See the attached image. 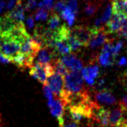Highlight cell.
Segmentation results:
<instances>
[{
	"label": "cell",
	"instance_id": "1",
	"mask_svg": "<svg viewBox=\"0 0 127 127\" xmlns=\"http://www.w3.org/2000/svg\"><path fill=\"white\" fill-rule=\"evenodd\" d=\"M64 88L65 98L69 94H74L86 91L84 86V79L81 71H69L64 77ZM66 103V102H65Z\"/></svg>",
	"mask_w": 127,
	"mask_h": 127
},
{
	"label": "cell",
	"instance_id": "2",
	"mask_svg": "<svg viewBox=\"0 0 127 127\" xmlns=\"http://www.w3.org/2000/svg\"><path fill=\"white\" fill-rule=\"evenodd\" d=\"M53 73L54 70L52 63H40L37 62L31 66L30 70V75L43 84L47 83V79Z\"/></svg>",
	"mask_w": 127,
	"mask_h": 127
},
{
	"label": "cell",
	"instance_id": "3",
	"mask_svg": "<svg viewBox=\"0 0 127 127\" xmlns=\"http://www.w3.org/2000/svg\"><path fill=\"white\" fill-rule=\"evenodd\" d=\"M20 41L15 39H5L2 40V45L0 46V53L12 62L13 59L20 53Z\"/></svg>",
	"mask_w": 127,
	"mask_h": 127
},
{
	"label": "cell",
	"instance_id": "4",
	"mask_svg": "<svg viewBox=\"0 0 127 127\" xmlns=\"http://www.w3.org/2000/svg\"><path fill=\"white\" fill-rule=\"evenodd\" d=\"M97 29L95 27L89 28L85 25H78L72 28L70 32L81 42L82 46H87L93 35Z\"/></svg>",
	"mask_w": 127,
	"mask_h": 127
},
{
	"label": "cell",
	"instance_id": "5",
	"mask_svg": "<svg viewBox=\"0 0 127 127\" xmlns=\"http://www.w3.org/2000/svg\"><path fill=\"white\" fill-rule=\"evenodd\" d=\"M47 84L51 88L56 97L61 98L63 101H64L65 92L64 88V76L54 72L47 79Z\"/></svg>",
	"mask_w": 127,
	"mask_h": 127
},
{
	"label": "cell",
	"instance_id": "6",
	"mask_svg": "<svg viewBox=\"0 0 127 127\" xmlns=\"http://www.w3.org/2000/svg\"><path fill=\"white\" fill-rule=\"evenodd\" d=\"M117 55L113 51V42L108 41L103 45L101 53L97 57V62L100 65L105 67L112 66L116 62Z\"/></svg>",
	"mask_w": 127,
	"mask_h": 127
},
{
	"label": "cell",
	"instance_id": "7",
	"mask_svg": "<svg viewBox=\"0 0 127 127\" xmlns=\"http://www.w3.org/2000/svg\"><path fill=\"white\" fill-rule=\"evenodd\" d=\"M127 23V16L121 13H113L106 23L107 31L109 33H118Z\"/></svg>",
	"mask_w": 127,
	"mask_h": 127
},
{
	"label": "cell",
	"instance_id": "8",
	"mask_svg": "<svg viewBox=\"0 0 127 127\" xmlns=\"http://www.w3.org/2000/svg\"><path fill=\"white\" fill-rule=\"evenodd\" d=\"M81 75L83 79L89 86H93L95 84L96 79L100 75V68L97 64L94 62H90L88 66L81 70Z\"/></svg>",
	"mask_w": 127,
	"mask_h": 127
},
{
	"label": "cell",
	"instance_id": "9",
	"mask_svg": "<svg viewBox=\"0 0 127 127\" xmlns=\"http://www.w3.org/2000/svg\"><path fill=\"white\" fill-rule=\"evenodd\" d=\"M110 41L111 40L109 37V32L104 28H98L93 35L87 46H89L90 49H96Z\"/></svg>",
	"mask_w": 127,
	"mask_h": 127
},
{
	"label": "cell",
	"instance_id": "10",
	"mask_svg": "<svg viewBox=\"0 0 127 127\" xmlns=\"http://www.w3.org/2000/svg\"><path fill=\"white\" fill-rule=\"evenodd\" d=\"M60 59L64 63V65L68 69L69 71H81L83 69L82 62L74 53L62 55Z\"/></svg>",
	"mask_w": 127,
	"mask_h": 127
},
{
	"label": "cell",
	"instance_id": "11",
	"mask_svg": "<svg viewBox=\"0 0 127 127\" xmlns=\"http://www.w3.org/2000/svg\"><path fill=\"white\" fill-rule=\"evenodd\" d=\"M126 112L122 107L119 105L118 107L112 109L109 111V127H120L122 126L123 121H124Z\"/></svg>",
	"mask_w": 127,
	"mask_h": 127
},
{
	"label": "cell",
	"instance_id": "12",
	"mask_svg": "<svg viewBox=\"0 0 127 127\" xmlns=\"http://www.w3.org/2000/svg\"><path fill=\"white\" fill-rule=\"evenodd\" d=\"M48 105L50 109L52 115L57 118L58 122L61 121L64 118V114L65 113L66 103L61 98H57L53 100L51 103H48Z\"/></svg>",
	"mask_w": 127,
	"mask_h": 127
},
{
	"label": "cell",
	"instance_id": "13",
	"mask_svg": "<svg viewBox=\"0 0 127 127\" xmlns=\"http://www.w3.org/2000/svg\"><path fill=\"white\" fill-rule=\"evenodd\" d=\"M94 101L104 104L106 105H113L116 104V98L109 89H101L94 94Z\"/></svg>",
	"mask_w": 127,
	"mask_h": 127
},
{
	"label": "cell",
	"instance_id": "14",
	"mask_svg": "<svg viewBox=\"0 0 127 127\" xmlns=\"http://www.w3.org/2000/svg\"><path fill=\"white\" fill-rule=\"evenodd\" d=\"M56 53L52 48L49 46H42L38 51L36 57H37V62L40 63H52L56 59Z\"/></svg>",
	"mask_w": 127,
	"mask_h": 127
},
{
	"label": "cell",
	"instance_id": "15",
	"mask_svg": "<svg viewBox=\"0 0 127 127\" xmlns=\"http://www.w3.org/2000/svg\"><path fill=\"white\" fill-rule=\"evenodd\" d=\"M24 13H25V6H23L22 0H17L15 6L13 7L11 11L8 12L6 15L9 16L15 22H23L24 20Z\"/></svg>",
	"mask_w": 127,
	"mask_h": 127
},
{
	"label": "cell",
	"instance_id": "16",
	"mask_svg": "<svg viewBox=\"0 0 127 127\" xmlns=\"http://www.w3.org/2000/svg\"><path fill=\"white\" fill-rule=\"evenodd\" d=\"M17 23L5 15L0 17V38L3 39L11 31Z\"/></svg>",
	"mask_w": 127,
	"mask_h": 127
},
{
	"label": "cell",
	"instance_id": "17",
	"mask_svg": "<svg viewBox=\"0 0 127 127\" xmlns=\"http://www.w3.org/2000/svg\"><path fill=\"white\" fill-rule=\"evenodd\" d=\"M53 49L58 54L64 55L68 54L72 52V49L68 44V38H58L56 39V41L53 45Z\"/></svg>",
	"mask_w": 127,
	"mask_h": 127
},
{
	"label": "cell",
	"instance_id": "18",
	"mask_svg": "<svg viewBox=\"0 0 127 127\" xmlns=\"http://www.w3.org/2000/svg\"><path fill=\"white\" fill-rule=\"evenodd\" d=\"M60 15H61V17L67 21L68 26L72 27L74 24V22L76 20V15L75 14V12L72 11V9H70L68 6H65V7L62 10V11L61 12Z\"/></svg>",
	"mask_w": 127,
	"mask_h": 127
},
{
	"label": "cell",
	"instance_id": "19",
	"mask_svg": "<svg viewBox=\"0 0 127 127\" xmlns=\"http://www.w3.org/2000/svg\"><path fill=\"white\" fill-rule=\"evenodd\" d=\"M101 3L96 2L94 0H87L85 6V12L87 15L93 16L97 12L99 7L101 6Z\"/></svg>",
	"mask_w": 127,
	"mask_h": 127
},
{
	"label": "cell",
	"instance_id": "20",
	"mask_svg": "<svg viewBox=\"0 0 127 127\" xmlns=\"http://www.w3.org/2000/svg\"><path fill=\"white\" fill-rule=\"evenodd\" d=\"M61 23V19L60 15L56 12H53L48 20V28L52 31H56L62 25Z\"/></svg>",
	"mask_w": 127,
	"mask_h": 127
},
{
	"label": "cell",
	"instance_id": "21",
	"mask_svg": "<svg viewBox=\"0 0 127 127\" xmlns=\"http://www.w3.org/2000/svg\"><path fill=\"white\" fill-rule=\"evenodd\" d=\"M52 65L53 66V70H54L55 73L61 75L62 76L64 77L69 72L68 69L64 65V63L61 61L60 58H56L54 61L52 62Z\"/></svg>",
	"mask_w": 127,
	"mask_h": 127
},
{
	"label": "cell",
	"instance_id": "22",
	"mask_svg": "<svg viewBox=\"0 0 127 127\" xmlns=\"http://www.w3.org/2000/svg\"><path fill=\"white\" fill-rule=\"evenodd\" d=\"M68 41L70 47H71L72 51H77L82 47V45L81 44V42H80L71 32H70V34L68 36Z\"/></svg>",
	"mask_w": 127,
	"mask_h": 127
},
{
	"label": "cell",
	"instance_id": "23",
	"mask_svg": "<svg viewBox=\"0 0 127 127\" xmlns=\"http://www.w3.org/2000/svg\"><path fill=\"white\" fill-rule=\"evenodd\" d=\"M113 13V9H112V2H109L108 5L106 6V7L105 9L104 12H103L102 15L101 16V20L104 24H105L108 20L110 19V17L112 16Z\"/></svg>",
	"mask_w": 127,
	"mask_h": 127
},
{
	"label": "cell",
	"instance_id": "24",
	"mask_svg": "<svg viewBox=\"0 0 127 127\" xmlns=\"http://www.w3.org/2000/svg\"><path fill=\"white\" fill-rule=\"evenodd\" d=\"M48 14H49V12L48 10L43 9V8H39L34 14L35 20L36 21L46 20L48 17Z\"/></svg>",
	"mask_w": 127,
	"mask_h": 127
},
{
	"label": "cell",
	"instance_id": "25",
	"mask_svg": "<svg viewBox=\"0 0 127 127\" xmlns=\"http://www.w3.org/2000/svg\"><path fill=\"white\" fill-rule=\"evenodd\" d=\"M54 5V0H42L38 4L39 8H43L48 11H52Z\"/></svg>",
	"mask_w": 127,
	"mask_h": 127
},
{
	"label": "cell",
	"instance_id": "26",
	"mask_svg": "<svg viewBox=\"0 0 127 127\" xmlns=\"http://www.w3.org/2000/svg\"><path fill=\"white\" fill-rule=\"evenodd\" d=\"M43 93H44V96L45 97L48 99V103H51L53 100V94H52V92L51 88H49V86L45 83V84H43Z\"/></svg>",
	"mask_w": 127,
	"mask_h": 127
},
{
	"label": "cell",
	"instance_id": "27",
	"mask_svg": "<svg viewBox=\"0 0 127 127\" xmlns=\"http://www.w3.org/2000/svg\"><path fill=\"white\" fill-rule=\"evenodd\" d=\"M66 6H68L70 9H72L75 12L76 15L78 13V2L77 0H68Z\"/></svg>",
	"mask_w": 127,
	"mask_h": 127
},
{
	"label": "cell",
	"instance_id": "28",
	"mask_svg": "<svg viewBox=\"0 0 127 127\" xmlns=\"http://www.w3.org/2000/svg\"><path fill=\"white\" fill-rule=\"evenodd\" d=\"M65 6H66V4H65V2H64V1H62V0H60V1H58V2H56V3L55 4V6H54V11L57 13V14H61V12L62 11V10L65 7Z\"/></svg>",
	"mask_w": 127,
	"mask_h": 127
},
{
	"label": "cell",
	"instance_id": "29",
	"mask_svg": "<svg viewBox=\"0 0 127 127\" xmlns=\"http://www.w3.org/2000/svg\"><path fill=\"white\" fill-rule=\"evenodd\" d=\"M36 6H37V0H28L25 5V10L31 11L35 9Z\"/></svg>",
	"mask_w": 127,
	"mask_h": 127
},
{
	"label": "cell",
	"instance_id": "30",
	"mask_svg": "<svg viewBox=\"0 0 127 127\" xmlns=\"http://www.w3.org/2000/svg\"><path fill=\"white\" fill-rule=\"evenodd\" d=\"M60 127H79V124L76 123L75 122H73L72 120V121H65L64 118V122L62 124L59 125Z\"/></svg>",
	"mask_w": 127,
	"mask_h": 127
},
{
	"label": "cell",
	"instance_id": "31",
	"mask_svg": "<svg viewBox=\"0 0 127 127\" xmlns=\"http://www.w3.org/2000/svg\"><path fill=\"white\" fill-rule=\"evenodd\" d=\"M27 26L30 30L34 29L35 28V18L33 15H30L29 17L27 19Z\"/></svg>",
	"mask_w": 127,
	"mask_h": 127
},
{
	"label": "cell",
	"instance_id": "32",
	"mask_svg": "<svg viewBox=\"0 0 127 127\" xmlns=\"http://www.w3.org/2000/svg\"><path fill=\"white\" fill-rule=\"evenodd\" d=\"M118 34H119V36H121L123 38L127 40V23L125 24V26L121 29V31H120Z\"/></svg>",
	"mask_w": 127,
	"mask_h": 127
},
{
	"label": "cell",
	"instance_id": "33",
	"mask_svg": "<svg viewBox=\"0 0 127 127\" xmlns=\"http://www.w3.org/2000/svg\"><path fill=\"white\" fill-rule=\"evenodd\" d=\"M126 65H127V58H126V57H122V58L118 60V66H125Z\"/></svg>",
	"mask_w": 127,
	"mask_h": 127
},
{
	"label": "cell",
	"instance_id": "34",
	"mask_svg": "<svg viewBox=\"0 0 127 127\" xmlns=\"http://www.w3.org/2000/svg\"><path fill=\"white\" fill-rule=\"evenodd\" d=\"M119 105L127 111V96H125L122 99V101L119 103Z\"/></svg>",
	"mask_w": 127,
	"mask_h": 127
},
{
	"label": "cell",
	"instance_id": "35",
	"mask_svg": "<svg viewBox=\"0 0 127 127\" xmlns=\"http://www.w3.org/2000/svg\"><path fill=\"white\" fill-rule=\"evenodd\" d=\"M16 2H17V0H8L7 4H6V8L8 10H11L15 6Z\"/></svg>",
	"mask_w": 127,
	"mask_h": 127
},
{
	"label": "cell",
	"instance_id": "36",
	"mask_svg": "<svg viewBox=\"0 0 127 127\" xmlns=\"http://www.w3.org/2000/svg\"><path fill=\"white\" fill-rule=\"evenodd\" d=\"M0 62L1 63H4V64H7V63L11 62L8 58H6V57H4L1 53H0Z\"/></svg>",
	"mask_w": 127,
	"mask_h": 127
},
{
	"label": "cell",
	"instance_id": "37",
	"mask_svg": "<svg viewBox=\"0 0 127 127\" xmlns=\"http://www.w3.org/2000/svg\"><path fill=\"white\" fill-rule=\"evenodd\" d=\"M4 6H5V2L3 1H0V13L2 12L3 8H4Z\"/></svg>",
	"mask_w": 127,
	"mask_h": 127
},
{
	"label": "cell",
	"instance_id": "38",
	"mask_svg": "<svg viewBox=\"0 0 127 127\" xmlns=\"http://www.w3.org/2000/svg\"><path fill=\"white\" fill-rule=\"evenodd\" d=\"M94 1H96V2H100V3H102L104 1H105V0H94Z\"/></svg>",
	"mask_w": 127,
	"mask_h": 127
},
{
	"label": "cell",
	"instance_id": "39",
	"mask_svg": "<svg viewBox=\"0 0 127 127\" xmlns=\"http://www.w3.org/2000/svg\"><path fill=\"white\" fill-rule=\"evenodd\" d=\"M62 1H64V2H66V1H68V0H62Z\"/></svg>",
	"mask_w": 127,
	"mask_h": 127
},
{
	"label": "cell",
	"instance_id": "40",
	"mask_svg": "<svg viewBox=\"0 0 127 127\" xmlns=\"http://www.w3.org/2000/svg\"><path fill=\"white\" fill-rule=\"evenodd\" d=\"M126 78H127V72L126 73Z\"/></svg>",
	"mask_w": 127,
	"mask_h": 127
},
{
	"label": "cell",
	"instance_id": "41",
	"mask_svg": "<svg viewBox=\"0 0 127 127\" xmlns=\"http://www.w3.org/2000/svg\"><path fill=\"white\" fill-rule=\"evenodd\" d=\"M88 127H91V126H88Z\"/></svg>",
	"mask_w": 127,
	"mask_h": 127
}]
</instances>
